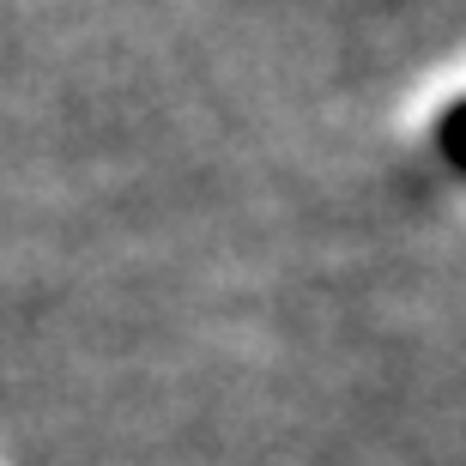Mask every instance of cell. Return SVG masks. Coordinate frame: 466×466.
Returning a JSON list of instances; mask_svg holds the SVG:
<instances>
[{
	"label": "cell",
	"mask_w": 466,
	"mask_h": 466,
	"mask_svg": "<svg viewBox=\"0 0 466 466\" xmlns=\"http://www.w3.org/2000/svg\"><path fill=\"white\" fill-rule=\"evenodd\" d=\"M442 157H449V164H461L466 170V104L461 109H449V116H442Z\"/></svg>",
	"instance_id": "obj_1"
}]
</instances>
